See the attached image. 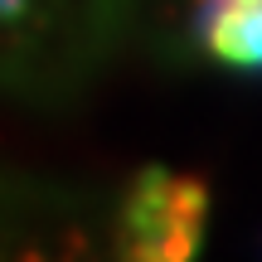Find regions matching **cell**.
I'll list each match as a JSON object with an SVG mask.
<instances>
[{
  "label": "cell",
  "mask_w": 262,
  "mask_h": 262,
  "mask_svg": "<svg viewBox=\"0 0 262 262\" xmlns=\"http://www.w3.org/2000/svg\"><path fill=\"white\" fill-rule=\"evenodd\" d=\"M209 228V185L165 165H146L117 209L122 262H194Z\"/></svg>",
  "instance_id": "cell-1"
},
{
  "label": "cell",
  "mask_w": 262,
  "mask_h": 262,
  "mask_svg": "<svg viewBox=\"0 0 262 262\" xmlns=\"http://www.w3.org/2000/svg\"><path fill=\"white\" fill-rule=\"evenodd\" d=\"M204 44L224 68L262 78V0H228V5H219Z\"/></svg>",
  "instance_id": "cell-2"
},
{
  "label": "cell",
  "mask_w": 262,
  "mask_h": 262,
  "mask_svg": "<svg viewBox=\"0 0 262 262\" xmlns=\"http://www.w3.org/2000/svg\"><path fill=\"white\" fill-rule=\"evenodd\" d=\"M29 10V0H0V19H19Z\"/></svg>",
  "instance_id": "cell-4"
},
{
  "label": "cell",
  "mask_w": 262,
  "mask_h": 262,
  "mask_svg": "<svg viewBox=\"0 0 262 262\" xmlns=\"http://www.w3.org/2000/svg\"><path fill=\"white\" fill-rule=\"evenodd\" d=\"M219 5H228V0H194V15H189V34L204 44V34H209V25H214V15H219Z\"/></svg>",
  "instance_id": "cell-3"
}]
</instances>
